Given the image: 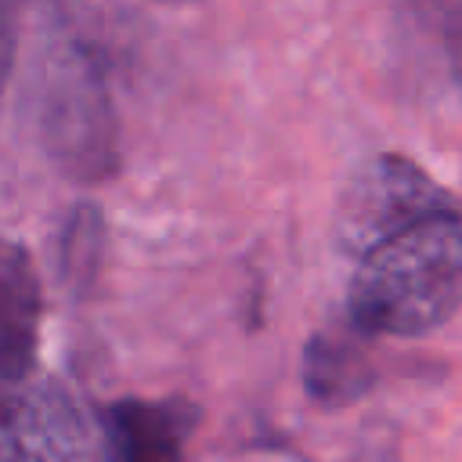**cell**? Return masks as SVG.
Listing matches in <instances>:
<instances>
[{"label":"cell","mask_w":462,"mask_h":462,"mask_svg":"<svg viewBox=\"0 0 462 462\" xmlns=\"http://www.w3.org/2000/svg\"><path fill=\"white\" fill-rule=\"evenodd\" d=\"M462 310V202L451 199L354 256L346 321L365 336H426Z\"/></svg>","instance_id":"cell-1"},{"label":"cell","mask_w":462,"mask_h":462,"mask_svg":"<svg viewBox=\"0 0 462 462\" xmlns=\"http://www.w3.org/2000/svg\"><path fill=\"white\" fill-rule=\"evenodd\" d=\"M43 130L54 159L76 180H105L119 166L116 112L94 58L79 47L58 54L47 79Z\"/></svg>","instance_id":"cell-2"},{"label":"cell","mask_w":462,"mask_h":462,"mask_svg":"<svg viewBox=\"0 0 462 462\" xmlns=\"http://www.w3.org/2000/svg\"><path fill=\"white\" fill-rule=\"evenodd\" d=\"M0 462H97L94 433L61 383L0 375Z\"/></svg>","instance_id":"cell-3"},{"label":"cell","mask_w":462,"mask_h":462,"mask_svg":"<svg viewBox=\"0 0 462 462\" xmlns=\"http://www.w3.org/2000/svg\"><path fill=\"white\" fill-rule=\"evenodd\" d=\"M455 195L444 191L419 162L383 152L368 159L354 177L346 180V195L339 202V245L357 256L383 235L404 227L408 220L451 202Z\"/></svg>","instance_id":"cell-4"},{"label":"cell","mask_w":462,"mask_h":462,"mask_svg":"<svg viewBox=\"0 0 462 462\" xmlns=\"http://www.w3.org/2000/svg\"><path fill=\"white\" fill-rule=\"evenodd\" d=\"M191 426L188 401H116L101 411L105 462H184Z\"/></svg>","instance_id":"cell-5"},{"label":"cell","mask_w":462,"mask_h":462,"mask_svg":"<svg viewBox=\"0 0 462 462\" xmlns=\"http://www.w3.org/2000/svg\"><path fill=\"white\" fill-rule=\"evenodd\" d=\"M43 292L32 256L0 235V375L22 379L36 372Z\"/></svg>","instance_id":"cell-6"},{"label":"cell","mask_w":462,"mask_h":462,"mask_svg":"<svg viewBox=\"0 0 462 462\" xmlns=\"http://www.w3.org/2000/svg\"><path fill=\"white\" fill-rule=\"evenodd\" d=\"M365 339H372V336H365L350 321L339 328H321L307 339L303 386H307L310 401H318L325 408H343L368 393V386L375 383V365L368 357Z\"/></svg>","instance_id":"cell-7"},{"label":"cell","mask_w":462,"mask_h":462,"mask_svg":"<svg viewBox=\"0 0 462 462\" xmlns=\"http://www.w3.org/2000/svg\"><path fill=\"white\" fill-rule=\"evenodd\" d=\"M444 54H448V69L458 87V97H462V0H455L444 11Z\"/></svg>","instance_id":"cell-8"},{"label":"cell","mask_w":462,"mask_h":462,"mask_svg":"<svg viewBox=\"0 0 462 462\" xmlns=\"http://www.w3.org/2000/svg\"><path fill=\"white\" fill-rule=\"evenodd\" d=\"M7 61H11V18H7V7L0 0V87L7 76Z\"/></svg>","instance_id":"cell-9"},{"label":"cell","mask_w":462,"mask_h":462,"mask_svg":"<svg viewBox=\"0 0 462 462\" xmlns=\"http://www.w3.org/2000/svg\"><path fill=\"white\" fill-rule=\"evenodd\" d=\"M159 4H191V0H159Z\"/></svg>","instance_id":"cell-10"}]
</instances>
